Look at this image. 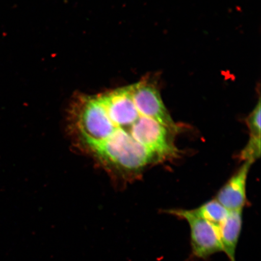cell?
Here are the masks:
<instances>
[{"instance_id": "ba28073f", "label": "cell", "mask_w": 261, "mask_h": 261, "mask_svg": "<svg viewBox=\"0 0 261 261\" xmlns=\"http://www.w3.org/2000/svg\"><path fill=\"white\" fill-rule=\"evenodd\" d=\"M260 139L250 138L247 145L241 152V159L244 160V162L250 161L254 163L260 158Z\"/></svg>"}, {"instance_id": "52a82bcc", "label": "cell", "mask_w": 261, "mask_h": 261, "mask_svg": "<svg viewBox=\"0 0 261 261\" xmlns=\"http://www.w3.org/2000/svg\"><path fill=\"white\" fill-rule=\"evenodd\" d=\"M247 125L250 132V138L260 139V101L259 99L254 108L247 119Z\"/></svg>"}, {"instance_id": "6da1fadb", "label": "cell", "mask_w": 261, "mask_h": 261, "mask_svg": "<svg viewBox=\"0 0 261 261\" xmlns=\"http://www.w3.org/2000/svg\"><path fill=\"white\" fill-rule=\"evenodd\" d=\"M130 138L153 153L159 161L175 158L179 151L174 135L155 120L140 116L129 132Z\"/></svg>"}, {"instance_id": "8992f818", "label": "cell", "mask_w": 261, "mask_h": 261, "mask_svg": "<svg viewBox=\"0 0 261 261\" xmlns=\"http://www.w3.org/2000/svg\"><path fill=\"white\" fill-rule=\"evenodd\" d=\"M189 211L195 216L202 218L217 226L225 220L229 212L215 199Z\"/></svg>"}, {"instance_id": "7a4b0ae2", "label": "cell", "mask_w": 261, "mask_h": 261, "mask_svg": "<svg viewBox=\"0 0 261 261\" xmlns=\"http://www.w3.org/2000/svg\"><path fill=\"white\" fill-rule=\"evenodd\" d=\"M166 212L188 222L193 257L207 260L213 254L223 252L217 226L195 216L189 210H171Z\"/></svg>"}, {"instance_id": "277c9868", "label": "cell", "mask_w": 261, "mask_h": 261, "mask_svg": "<svg viewBox=\"0 0 261 261\" xmlns=\"http://www.w3.org/2000/svg\"><path fill=\"white\" fill-rule=\"evenodd\" d=\"M253 162H244L237 172L224 185L216 199L228 211L243 210L246 205L248 174Z\"/></svg>"}, {"instance_id": "3957f363", "label": "cell", "mask_w": 261, "mask_h": 261, "mask_svg": "<svg viewBox=\"0 0 261 261\" xmlns=\"http://www.w3.org/2000/svg\"><path fill=\"white\" fill-rule=\"evenodd\" d=\"M134 102L140 115L149 117L166 127L175 135L180 128L172 119L154 85L140 82L132 86Z\"/></svg>"}, {"instance_id": "5b68a950", "label": "cell", "mask_w": 261, "mask_h": 261, "mask_svg": "<svg viewBox=\"0 0 261 261\" xmlns=\"http://www.w3.org/2000/svg\"><path fill=\"white\" fill-rule=\"evenodd\" d=\"M242 227L243 210L228 212L225 220L217 226L223 252L229 261H237L236 251Z\"/></svg>"}]
</instances>
